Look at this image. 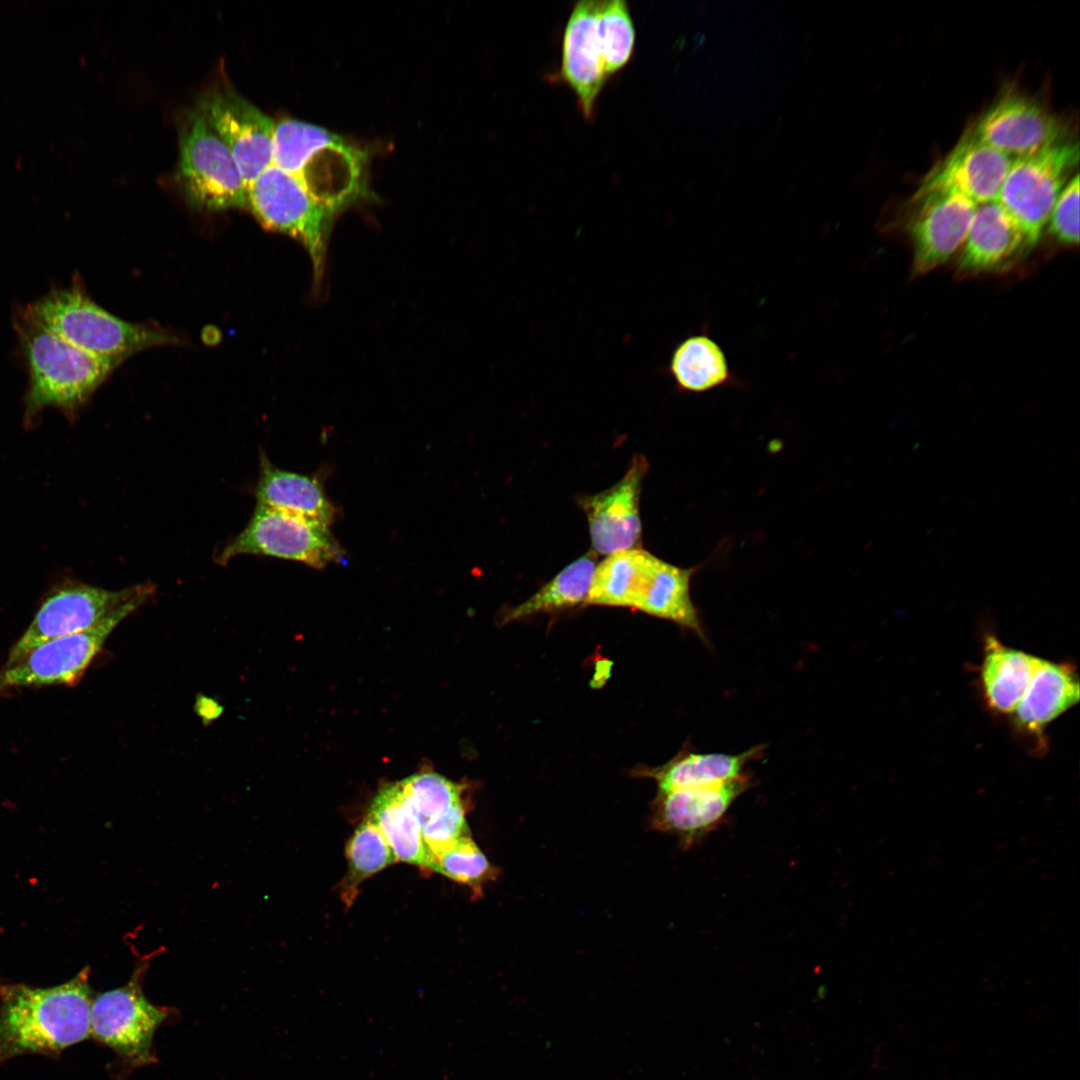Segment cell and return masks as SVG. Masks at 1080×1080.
<instances>
[{"instance_id": "1", "label": "cell", "mask_w": 1080, "mask_h": 1080, "mask_svg": "<svg viewBox=\"0 0 1080 1080\" xmlns=\"http://www.w3.org/2000/svg\"><path fill=\"white\" fill-rule=\"evenodd\" d=\"M90 968L49 988L0 985V1066L9 1059L38 1053L57 1055L91 1037L93 993Z\"/></svg>"}, {"instance_id": "20", "label": "cell", "mask_w": 1080, "mask_h": 1080, "mask_svg": "<svg viewBox=\"0 0 1080 1080\" xmlns=\"http://www.w3.org/2000/svg\"><path fill=\"white\" fill-rule=\"evenodd\" d=\"M255 497L257 505L297 515L328 527L336 519V507L328 498L320 477L278 468L263 451L260 454V473Z\"/></svg>"}, {"instance_id": "34", "label": "cell", "mask_w": 1080, "mask_h": 1080, "mask_svg": "<svg viewBox=\"0 0 1080 1080\" xmlns=\"http://www.w3.org/2000/svg\"><path fill=\"white\" fill-rule=\"evenodd\" d=\"M469 834L463 802L433 817L422 826L428 860Z\"/></svg>"}, {"instance_id": "16", "label": "cell", "mask_w": 1080, "mask_h": 1080, "mask_svg": "<svg viewBox=\"0 0 1080 1080\" xmlns=\"http://www.w3.org/2000/svg\"><path fill=\"white\" fill-rule=\"evenodd\" d=\"M971 133L1014 159L1062 142L1064 127L1056 116L1032 99L1009 94L982 115Z\"/></svg>"}, {"instance_id": "6", "label": "cell", "mask_w": 1080, "mask_h": 1080, "mask_svg": "<svg viewBox=\"0 0 1080 1080\" xmlns=\"http://www.w3.org/2000/svg\"><path fill=\"white\" fill-rule=\"evenodd\" d=\"M154 593L153 584L107 590L64 579L45 594L32 621L11 647L3 666L18 662L43 643L84 631L126 606L140 607Z\"/></svg>"}, {"instance_id": "31", "label": "cell", "mask_w": 1080, "mask_h": 1080, "mask_svg": "<svg viewBox=\"0 0 1080 1080\" xmlns=\"http://www.w3.org/2000/svg\"><path fill=\"white\" fill-rule=\"evenodd\" d=\"M397 784L421 828L433 817L462 803V786L433 772L408 776Z\"/></svg>"}, {"instance_id": "24", "label": "cell", "mask_w": 1080, "mask_h": 1080, "mask_svg": "<svg viewBox=\"0 0 1080 1080\" xmlns=\"http://www.w3.org/2000/svg\"><path fill=\"white\" fill-rule=\"evenodd\" d=\"M668 369L682 392L704 393L738 384L722 346L704 331L677 344Z\"/></svg>"}, {"instance_id": "29", "label": "cell", "mask_w": 1080, "mask_h": 1080, "mask_svg": "<svg viewBox=\"0 0 1080 1080\" xmlns=\"http://www.w3.org/2000/svg\"><path fill=\"white\" fill-rule=\"evenodd\" d=\"M348 871L343 881L342 896L351 904L359 885L370 876L397 862L383 834L367 815L355 829L346 845Z\"/></svg>"}, {"instance_id": "19", "label": "cell", "mask_w": 1080, "mask_h": 1080, "mask_svg": "<svg viewBox=\"0 0 1080 1080\" xmlns=\"http://www.w3.org/2000/svg\"><path fill=\"white\" fill-rule=\"evenodd\" d=\"M1027 249L1013 219L996 202L977 205L957 261L960 274L987 272L1006 265Z\"/></svg>"}, {"instance_id": "22", "label": "cell", "mask_w": 1080, "mask_h": 1080, "mask_svg": "<svg viewBox=\"0 0 1080 1080\" xmlns=\"http://www.w3.org/2000/svg\"><path fill=\"white\" fill-rule=\"evenodd\" d=\"M1079 697V680L1073 666L1041 659L1013 712L1016 726L1039 734L1048 723L1077 704Z\"/></svg>"}, {"instance_id": "5", "label": "cell", "mask_w": 1080, "mask_h": 1080, "mask_svg": "<svg viewBox=\"0 0 1080 1080\" xmlns=\"http://www.w3.org/2000/svg\"><path fill=\"white\" fill-rule=\"evenodd\" d=\"M268 230L298 241L307 251L315 289H321L335 210L320 202L295 175L271 164L248 187L247 204Z\"/></svg>"}, {"instance_id": "23", "label": "cell", "mask_w": 1080, "mask_h": 1080, "mask_svg": "<svg viewBox=\"0 0 1080 1080\" xmlns=\"http://www.w3.org/2000/svg\"><path fill=\"white\" fill-rule=\"evenodd\" d=\"M764 748L757 745L740 754L687 751L647 775L657 783L658 793L720 784L743 775L746 764L758 759Z\"/></svg>"}, {"instance_id": "18", "label": "cell", "mask_w": 1080, "mask_h": 1080, "mask_svg": "<svg viewBox=\"0 0 1080 1080\" xmlns=\"http://www.w3.org/2000/svg\"><path fill=\"white\" fill-rule=\"evenodd\" d=\"M597 8L595 0L577 2L562 39L560 77L574 92L587 120L593 119L597 99L608 80L597 35Z\"/></svg>"}, {"instance_id": "7", "label": "cell", "mask_w": 1080, "mask_h": 1080, "mask_svg": "<svg viewBox=\"0 0 1080 1080\" xmlns=\"http://www.w3.org/2000/svg\"><path fill=\"white\" fill-rule=\"evenodd\" d=\"M1078 159V145L1063 141L1012 159L996 202L1022 232L1027 249L1038 243Z\"/></svg>"}, {"instance_id": "10", "label": "cell", "mask_w": 1080, "mask_h": 1080, "mask_svg": "<svg viewBox=\"0 0 1080 1080\" xmlns=\"http://www.w3.org/2000/svg\"><path fill=\"white\" fill-rule=\"evenodd\" d=\"M147 969L144 959L126 985L96 995L91 1008V1036L131 1068L155 1062L154 1033L168 1016L167 1008L150 1003L142 991Z\"/></svg>"}, {"instance_id": "3", "label": "cell", "mask_w": 1080, "mask_h": 1080, "mask_svg": "<svg viewBox=\"0 0 1080 1080\" xmlns=\"http://www.w3.org/2000/svg\"><path fill=\"white\" fill-rule=\"evenodd\" d=\"M19 315L89 354L118 364L140 350L177 341L160 327L114 316L90 298L79 280L51 290Z\"/></svg>"}, {"instance_id": "13", "label": "cell", "mask_w": 1080, "mask_h": 1080, "mask_svg": "<svg viewBox=\"0 0 1080 1080\" xmlns=\"http://www.w3.org/2000/svg\"><path fill=\"white\" fill-rule=\"evenodd\" d=\"M648 462L634 456L624 476L613 486L578 500L589 527L593 551L609 555L639 547L642 535L640 495Z\"/></svg>"}, {"instance_id": "21", "label": "cell", "mask_w": 1080, "mask_h": 1080, "mask_svg": "<svg viewBox=\"0 0 1080 1080\" xmlns=\"http://www.w3.org/2000/svg\"><path fill=\"white\" fill-rule=\"evenodd\" d=\"M702 565L683 568L654 556L634 609L671 621L707 643L691 597V580Z\"/></svg>"}, {"instance_id": "25", "label": "cell", "mask_w": 1080, "mask_h": 1080, "mask_svg": "<svg viewBox=\"0 0 1080 1080\" xmlns=\"http://www.w3.org/2000/svg\"><path fill=\"white\" fill-rule=\"evenodd\" d=\"M1042 658L1009 648L988 637L981 666L985 698L997 712L1013 714Z\"/></svg>"}, {"instance_id": "4", "label": "cell", "mask_w": 1080, "mask_h": 1080, "mask_svg": "<svg viewBox=\"0 0 1080 1080\" xmlns=\"http://www.w3.org/2000/svg\"><path fill=\"white\" fill-rule=\"evenodd\" d=\"M273 164L340 213L363 192V153L343 137L296 119L275 124Z\"/></svg>"}, {"instance_id": "11", "label": "cell", "mask_w": 1080, "mask_h": 1080, "mask_svg": "<svg viewBox=\"0 0 1080 1080\" xmlns=\"http://www.w3.org/2000/svg\"><path fill=\"white\" fill-rule=\"evenodd\" d=\"M138 606H126L96 625L50 640L0 669V695L20 688L71 686L80 681L108 636Z\"/></svg>"}, {"instance_id": "2", "label": "cell", "mask_w": 1080, "mask_h": 1080, "mask_svg": "<svg viewBox=\"0 0 1080 1080\" xmlns=\"http://www.w3.org/2000/svg\"><path fill=\"white\" fill-rule=\"evenodd\" d=\"M16 331L29 372L24 421L32 425L47 407L74 420L119 364L89 354L18 316Z\"/></svg>"}, {"instance_id": "27", "label": "cell", "mask_w": 1080, "mask_h": 1080, "mask_svg": "<svg viewBox=\"0 0 1080 1080\" xmlns=\"http://www.w3.org/2000/svg\"><path fill=\"white\" fill-rule=\"evenodd\" d=\"M653 557L641 547L607 555L596 565L586 604L634 609Z\"/></svg>"}, {"instance_id": "30", "label": "cell", "mask_w": 1080, "mask_h": 1080, "mask_svg": "<svg viewBox=\"0 0 1080 1080\" xmlns=\"http://www.w3.org/2000/svg\"><path fill=\"white\" fill-rule=\"evenodd\" d=\"M597 35L604 70L609 77L621 70L634 52L635 27L625 1H598Z\"/></svg>"}, {"instance_id": "17", "label": "cell", "mask_w": 1080, "mask_h": 1080, "mask_svg": "<svg viewBox=\"0 0 1080 1080\" xmlns=\"http://www.w3.org/2000/svg\"><path fill=\"white\" fill-rule=\"evenodd\" d=\"M917 210L910 220L913 270L928 273L946 263L967 237L977 205L955 193L913 198Z\"/></svg>"}, {"instance_id": "32", "label": "cell", "mask_w": 1080, "mask_h": 1080, "mask_svg": "<svg viewBox=\"0 0 1080 1080\" xmlns=\"http://www.w3.org/2000/svg\"><path fill=\"white\" fill-rule=\"evenodd\" d=\"M427 868L480 891L482 885L494 879L496 869L472 839L466 835L446 850L429 858Z\"/></svg>"}, {"instance_id": "15", "label": "cell", "mask_w": 1080, "mask_h": 1080, "mask_svg": "<svg viewBox=\"0 0 1080 1080\" xmlns=\"http://www.w3.org/2000/svg\"><path fill=\"white\" fill-rule=\"evenodd\" d=\"M751 786V776L704 787L658 793L651 824L690 847L719 826L735 800Z\"/></svg>"}, {"instance_id": "9", "label": "cell", "mask_w": 1080, "mask_h": 1080, "mask_svg": "<svg viewBox=\"0 0 1080 1080\" xmlns=\"http://www.w3.org/2000/svg\"><path fill=\"white\" fill-rule=\"evenodd\" d=\"M178 176L195 207L218 211L247 204V186L226 144L196 110L188 113L180 134Z\"/></svg>"}, {"instance_id": "28", "label": "cell", "mask_w": 1080, "mask_h": 1080, "mask_svg": "<svg viewBox=\"0 0 1080 1080\" xmlns=\"http://www.w3.org/2000/svg\"><path fill=\"white\" fill-rule=\"evenodd\" d=\"M594 551L574 560L526 601L512 608L506 621L523 619L542 612H554L586 603L594 570Z\"/></svg>"}, {"instance_id": "26", "label": "cell", "mask_w": 1080, "mask_h": 1080, "mask_svg": "<svg viewBox=\"0 0 1080 1080\" xmlns=\"http://www.w3.org/2000/svg\"><path fill=\"white\" fill-rule=\"evenodd\" d=\"M368 816L380 829L397 861L427 868L421 825L397 782L379 790Z\"/></svg>"}, {"instance_id": "12", "label": "cell", "mask_w": 1080, "mask_h": 1080, "mask_svg": "<svg viewBox=\"0 0 1080 1080\" xmlns=\"http://www.w3.org/2000/svg\"><path fill=\"white\" fill-rule=\"evenodd\" d=\"M196 111L229 148L248 189L273 164L274 121L228 87L207 90Z\"/></svg>"}, {"instance_id": "33", "label": "cell", "mask_w": 1080, "mask_h": 1080, "mask_svg": "<svg viewBox=\"0 0 1080 1080\" xmlns=\"http://www.w3.org/2000/svg\"><path fill=\"white\" fill-rule=\"evenodd\" d=\"M1048 231L1065 245L1079 242V175L1071 177L1058 195L1048 221Z\"/></svg>"}, {"instance_id": "8", "label": "cell", "mask_w": 1080, "mask_h": 1080, "mask_svg": "<svg viewBox=\"0 0 1080 1080\" xmlns=\"http://www.w3.org/2000/svg\"><path fill=\"white\" fill-rule=\"evenodd\" d=\"M240 555L271 556L316 569L345 560L328 526L261 505H256L246 527L221 550L216 562L226 565Z\"/></svg>"}, {"instance_id": "14", "label": "cell", "mask_w": 1080, "mask_h": 1080, "mask_svg": "<svg viewBox=\"0 0 1080 1080\" xmlns=\"http://www.w3.org/2000/svg\"><path fill=\"white\" fill-rule=\"evenodd\" d=\"M1011 161L970 132L931 168L913 198L955 193L976 205L996 201Z\"/></svg>"}]
</instances>
